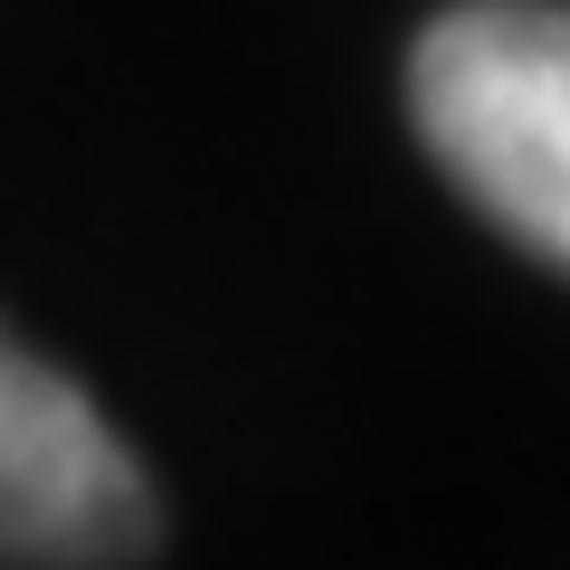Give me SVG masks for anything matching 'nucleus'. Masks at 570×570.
<instances>
[{
	"label": "nucleus",
	"instance_id": "f03ea898",
	"mask_svg": "<svg viewBox=\"0 0 570 570\" xmlns=\"http://www.w3.org/2000/svg\"><path fill=\"white\" fill-rule=\"evenodd\" d=\"M163 494L105 409L0 324V570H134Z\"/></svg>",
	"mask_w": 570,
	"mask_h": 570
},
{
	"label": "nucleus",
	"instance_id": "f257e3e1",
	"mask_svg": "<svg viewBox=\"0 0 570 570\" xmlns=\"http://www.w3.org/2000/svg\"><path fill=\"white\" fill-rule=\"evenodd\" d=\"M409 115L456 190L570 276V0H456L409 48Z\"/></svg>",
	"mask_w": 570,
	"mask_h": 570
}]
</instances>
